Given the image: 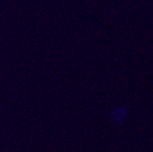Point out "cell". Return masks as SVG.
<instances>
[{
    "instance_id": "6da1fadb",
    "label": "cell",
    "mask_w": 153,
    "mask_h": 152,
    "mask_svg": "<svg viewBox=\"0 0 153 152\" xmlns=\"http://www.w3.org/2000/svg\"><path fill=\"white\" fill-rule=\"evenodd\" d=\"M128 115V111L123 107H118L117 110H115L111 113V117H112L113 120L118 124H121L124 121L126 117Z\"/></svg>"
}]
</instances>
